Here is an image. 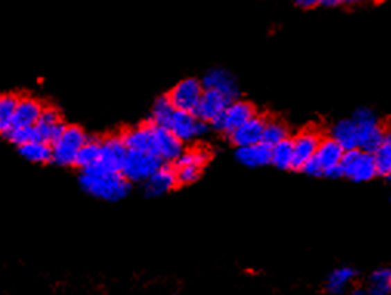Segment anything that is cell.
Returning a JSON list of instances; mask_svg holds the SVG:
<instances>
[{
	"instance_id": "36",
	"label": "cell",
	"mask_w": 391,
	"mask_h": 295,
	"mask_svg": "<svg viewBox=\"0 0 391 295\" xmlns=\"http://www.w3.org/2000/svg\"><path fill=\"white\" fill-rule=\"evenodd\" d=\"M388 178H390V183H391V173H390V175H388Z\"/></svg>"
},
{
	"instance_id": "16",
	"label": "cell",
	"mask_w": 391,
	"mask_h": 295,
	"mask_svg": "<svg viewBox=\"0 0 391 295\" xmlns=\"http://www.w3.org/2000/svg\"><path fill=\"white\" fill-rule=\"evenodd\" d=\"M178 184L175 169L171 166H161L159 169L144 183V192L147 197H161L171 192Z\"/></svg>"
},
{
	"instance_id": "27",
	"label": "cell",
	"mask_w": 391,
	"mask_h": 295,
	"mask_svg": "<svg viewBox=\"0 0 391 295\" xmlns=\"http://www.w3.org/2000/svg\"><path fill=\"white\" fill-rule=\"evenodd\" d=\"M293 141L285 139L271 147V163L281 170L293 169Z\"/></svg>"
},
{
	"instance_id": "21",
	"label": "cell",
	"mask_w": 391,
	"mask_h": 295,
	"mask_svg": "<svg viewBox=\"0 0 391 295\" xmlns=\"http://www.w3.org/2000/svg\"><path fill=\"white\" fill-rule=\"evenodd\" d=\"M101 158V141L99 139H87V143L79 150V155L76 158V164L82 170L94 169L99 164Z\"/></svg>"
},
{
	"instance_id": "18",
	"label": "cell",
	"mask_w": 391,
	"mask_h": 295,
	"mask_svg": "<svg viewBox=\"0 0 391 295\" xmlns=\"http://www.w3.org/2000/svg\"><path fill=\"white\" fill-rule=\"evenodd\" d=\"M265 123L261 118L254 116L251 120H247L246 124H243L240 129L232 132L231 141L232 143L241 149V147H249L260 144L263 141V130H265Z\"/></svg>"
},
{
	"instance_id": "7",
	"label": "cell",
	"mask_w": 391,
	"mask_h": 295,
	"mask_svg": "<svg viewBox=\"0 0 391 295\" xmlns=\"http://www.w3.org/2000/svg\"><path fill=\"white\" fill-rule=\"evenodd\" d=\"M203 85L200 80L189 78L181 80L180 84L175 85V89L168 95V100H171L173 109L178 111H186L195 115L197 107L200 104V99L203 96Z\"/></svg>"
},
{
	"instance_id": "12",
	"label": "cell",
	"mask_w": 391,
	"mask_h": 295,
	"mask_svg": "<svg viewBox=\"0 0 391 295\" xmlns=\"http://www.w3.org/2000/svg\"><path fill=\"white\" fill-rule=\"evenodd\" d=\"M320 138L314 132H302L293 141V169L302 170L308 161H311L319 149Z\"/></svg>"
},
{
	"instance_id": "8",
	"label": "cell",
	"mask_w": 391,
	"mask_h": 295,
	"mask_svg": "<svg viewBox=\"0 0 391 295\" xmlns=\"http://www.w3.org/2000/svg\"><path fill=\"white\" fill-rule=\"evenodd\" d=\"M167 130L172 135L180 139L181 143H187V141H193L197 138L205 136L207 133V124L200 120L192 113L178 111L175 110L171 123L167 125Z\"/></svg>"
},
{
	"instance_id": "15",
	"label": "cell",
	"mask_w": 391,
	"mask_h": 295,
	"mask_svg": "<svg viewBox=\"0 0 391 295\" xmlns=\"http://www.w3.org/2000/svg\"><path fill=\"white\" fill-rule=\"evenodd\" d=\"M181 153H183V143L167 129L155 127V157L163 163H171L177 161Z\"/></svg>"
},
{
	"instance_id": "17",
	"label": "cell",
	"mask_w": 391,
	"mask_h": 295,
	"mask_svg": "<svg viewBox=\"0 0 391 295\" xmlns=\"http://www.w3.org/2000/svg\"><path fill=\"white\" fill-rule=\"evenodd\" d=\"M127 150L150 153L155 157V125H141L129 130L123 136Z\"/></svg>"
},
{
	"instance_id": "34",
	"label": "cell",
	"mask_w": 391,
	"mask_h": 295,
	"mask_svg": "<svg viewBox=\"0 0 391 295\" xmlns=\"http://www.w3.org/2000/svg\"><path fill=\"white\" fill-rule=\"evenodd\" d=\"M342 2L339 0H323V2H319V5L327 6V8H333V6H339Z\"/></svg>"
},
{
	"instance_id": "10",
	"label": "cell",
	"mask_w": 391,
	"mask_h": 295,
	"mask_svg": "<svg viewBox=\"0 0 391 295\" xmlns=\"http://www.w3.org/2000/svg\"><path fill=\"white\" fill-rule=\"evenodd\" d=\"M127 155V147L123 138H107L101 141V158H99V169L109 172H119L124 164Z\"/></svg>"
},
{
	"instance_id": "6",
	"label": "cell",
	"mask_w": 391,
	"mask_h": 295,
	"mask_svg": "<svg viewBox=\"0 0 391 295\" xmlns=\"http://www.w3.org/2000/svg\"><path fill=\"white\" fill-rule=\"evenodd\" d=\"M340 173L354 183H365L377 175L374 155L362 150H348L340 161Z\"/></svg>"
},
{
	"instance_id": "4",
	"label": "cell",
	"mask_w": 391,
	"mask_h": 295,
	"mask_svg": "<svg viewBox=\"0 0 391 295\" xmlns=\"http://www.w3.org/2000/svg\"><path fill=\"white\" fill-rule=\"evenodd\" d=\"M85 143L87 136L79 127H65L64 132L53 141L51 161L59 166H75L79 150Z\"/></svg>"
},
{
	"instance_id": "20",
	"label": "cell",
	"mask_w": 391,
	"mask_h": 295,
	"mask_svg": "<svg viewBox=\"0 0 391 295\" xmlns=\"http://www.w3.org/2000/svg\"><path fill=\"white\" fill-rule=\"evenodd\" d=\"M237 159L246 167H261L271 163V147L266 144H255L241 147L237 150Z\"/></svg>"
},
{
	"instance_id": "3",
	"label": "cell",
	"mask_w": 391,
	"mask_h": 295,
	"mask_svg": "<svg viewBox=\"0 0 391 295\" xmlns=\"http://www.w3.org/2000/svg\"><path fill=\"white\" fill-rule=\"evenodd\" d=\"M343 153H345V150H343L333 138L320 141L315 155L311 161H308V163L303 166L302 172H305L311 177H342L340 161L343 158Z\"/></svg>"
},
{
	"instance_id": "26",
	"label": "cell",
	"mask_w": 391,
	"mask_h": 295,
	"mask_svg": "<svg viewBox=\"0 0 391 295\" xmlns=\"http://www.w3.org/2000/svg\"><path fill=\"white\" fill-rule=\"evenodd\" d=\"M368 295H390L391 294V269L382 267L372 274L368 280Z\"/></svg>"
},
{
	"instance_id": "9",
	"label": "cell",
	"mask_w": 391,
	"mask_h": 295,
	"mask_svg": "<svg viewBox=\"0 0 391 295\" xmlns=\"http://www.w3.org/2000/svg\"><path fill=\"white\" fill-rule=\"evenodd\" d=\"M254 116L255 110L251 104L245 102V100H234V102L229 104L227 109L221 113L220 118L214 120L212 125L217 130L231 135L232 132L240 129L243 124H246L247 120H251Z\"/></svg>"
},
{
	"instance_id": "22",
	"label": "cell",
	"mask_w": 391,
	"mask_h": 295,
	"mask_svg": "<svg viewBox=\"0 0 391 295\" xmlns=\"http://www.w3.org/2000/svg\"><path fill=\"white\" fill-rule=\"evenodd\" d=\"M20 155H22L30 163H49L51 161V145L40 143V141H31V143L19 147Z\"/></svg>"
},
{
	"instance_id": "11",
	"label": "cell",
	"mask_w": 391,
	"mask_h": 295,
	"mask_svg": "<svg viewBox=\"0 0 391 295\" xmlns=\"http://www.w3.org/2000/svg\"><path fill=\"white\" fill-rule=\"evenodd\" d=\"M232 102L234 100H231L225 95H221L218 91L205 90L203 96L200 99V104L197 107V111H195V116L206 124L209 123L212 124L214 120H217L221 113L227 109V105Z\"/></svg>"
},
{
	"instance_id": "1",
	"label": "cell",
	"mask_w": 391,
	"mask_h": 295,
	"mask_svg": "<svg viewBox=\"0 0 391 295\" xmlns=\"http://www.w3.org/2000/svg\"><path fill=\"white\" fill-rule=\"evenodd\" d=\"M333 139L343 150H362L374 155L383 139L379 120L370 109H359L333 127Z\"/></svg>"
},
{
	"instance_id": "32",
	"label": "cell",
	"mask_w": 391,
	"mask_h": 295,
	"mask_svg": "<svg viewBox=\"0 0 391 295\" xmlns=\"http://www.w3.org/2000/svg\"><path fill=\"white\" fill-rule=\"evenodd\" d=\"M175 175L178 184H192L201 175V169L192 166H175Z\"/></svg>"
},
{
	"instance_id": "24",
	"label": "cell",
	"mask_w": 391,
	"mask_h": 295,
	"mask_svg": "<svg viewBox=\"0 0 391 295\" xmlns=\"http://www.w3.org/2000/svg\"><path fill=\"white\" fill-rule=\"evenodd\" d=\"M356 277V271L351 267H337L327 278V289L331 294H339L345 291V287L351 283Z\"/></svg>"
},
{
	"instance_id": "33",
	"label": "cell",
	"mask_w": 391,
	"mask_h": 295,
	"mask_svg": "<svg viewBox=\"0 0 391 295\" xmlns=\"http://www.w3.org/2000/svg\"><path fill=\"white\" fill-rule=\"evenodd\" d=\"M319 5V2H315V0H299L297 6L303 10H309V8H314V6Z\"/></svg>"
},
{
	"instance_id": "25",
	"label": "cell",
	"mask_w": 391,
	"mask_h": 295,
	"mask_svg": "<svg viewBox=\"0 0 391 295\" xmlns=\"http://www.w3.org/2000/svg\"><path fill=\"white\" fill-rule=\"evenodd\" d=\"M173 113H175V109L171 100H168L167 96H161L159 99H157V102L153 104L152 115H150L152 125L161 127V129H167V125L168 123H171Z\"/></svg>"
},
{
	"instance_id": "30",
	"label": "cell",
	"mask_w": 391,
	"mask_h": 295,
	"mask_svg": "<svg viewBox=\"0 0 391 295\" xmlns=\"http://www.w3.org/2000/svg\"><path fill=\"white\" fill-rule=\"evenodd\" d=\"M209 155L207 152L203 149H191L186 150L180 155L177 159V166H192L198 167V169H203V166L207 163Z\"/></svg>"
},
{
	"instance_id": "28",
	"label": "cell",
	"mask_w": 391,
	"mask_h": 295,
	"mask_svg": "<svg viewBox=\"0 0 391 295\" xmlns=\"http://www.w3.org/2000/svg\"><path fill=\"white\" fill-rule=\"evenodd\" d=\"M19 99L12 95H0V133L8 132L12 127Z\"/></svg>"
},
{
	"instance_id": "5",
	"label": "cell",
	"mask_w": 391,
	"mask_h": 295,
	"mask_svg": "<svg viewBox=\"0 0 391 295\" xmlns=\"http://www.w3.org/2000/svg\"><path fill=\"white\" fill-rule=\"evenodd\" d=\"M161 166L163 161L150 153L127 150L124 164L121 167V175L129 183H146Z\"/></svg>"
},
{
	"instance_id": "35",
	"label": "cell",
	"mask_w": 391,
	"mask_h": 295,
	"mask_svg": "<svg viewBox=\"0 0 391 295\" xmlns=\"http://www.w3.org/2000/svg\"><path fill=\"white\" fill-rule=\"evenodd\" d=\"M349 295H368V294L365 289H362V287H356V289L349 292Z\"/></svg>"
},
{
	"instance_id": "2",
	"label": "cell",
	"mask_w": 391,
	"mask_h": 295,
	"mask_svg": "<svg viewBox=\"0 0 391 295\" xmlns=\"http://www.w3.org/2000/svg\"><path fill=\"white\" fill-rule=\"evenodd\" d=\"M79 184L89 195L104 201L123 199L130 192V183L119 172H109L99 167L80 170Z\"/></svg>"
},
{
	"instance_id": "14",
	"label": "cell",
	"mask_w": 391,
	"mask_h": 295,
	"mask_svg": "<svg viewBox=\"0 0 391 295\" xmlns=\"http://www.w3.org/2000/svg\"><path fill=\"white\" fill-rule=\"evenodd\" d=\"M201 85L205 87V90L218 91L221 95L227 96L231 100H235V98L240 95L237 80L234 79L231 73L223 69H214L209 71L203 78Z\"/></svg>"
},
{
	"instance_id": "29",
	"label": "cell",
	"mask_w": 391,
	"mask_h": 295,
	"mask_svg": "<svg viewBox=\"0 0 391 295\" xmlns=\"http://www.w3.org/2000/svg\"><path fill=\"white\" fill-rule=\"evenodd\" d=\"M286 127L279 120H271V123H265V130H263V144L268 147L277 145L281 141L286 139Z\"/></svg>"
},
{
	"instance_id": "23",
	"label": "cell",
	"mask_w": 391,
	"mask_h": 295,
	"mask_svg": "<svg viewBox=\"0 0 391 295\" xmlns=\"http://www.w3.org/2000/svg\"><path fill=\"white\" fill-rule=\"evenodd\" d=\"M377 175L388 177L391 173V129L383 132V139L379 149L374 153Z\"/></svg>"
},
{
	"instance_id": "19",
	"label": "cell",
	"mask_w": 391,
	"mask_h": 295,
	"mask_svg": "<svg viewBox=\"0 0 391 295\" xmlns=\"http://www.w3.org/2000/svg\"><path fill=\"white\" fill-rule=\"evenodd\" d=\"M42 111L44 107L39 100L33 98L19 99L15 119H12V127H35Z\"/></svg>"
},
{
	"instance_id": "13",
	"label": "cell",
	"mask_w": 391,
	"mask_h": 295,
	"mask_svg": "<svg viewBox=\"0 0 391 295\" xmlns=\"http://www.w3.org/2000/svg\"><path fill=\"white\" fill-rule=\"evenodd\" d=\"M67 125H64L62 119H60L59 113L53 109H44L42 115H40L36 125L33 127L35 129V136L36 141L45 144H53L60 133L64 132Z\"/></svg>"
},
{
	"instance_id": "31",
	"label": "cell",
	"mask_w": 391,
	"mask_h": 295,
	"mask_svg": "<svg viewBox=\"0 0 391 295\" xmlns=\"http://www.w3.org/2000/svg\"><path fill=\"white\" fill-rule=\"evenodd\" d=\"M5 136L8 138L12 144L22 147L25 144L36 141L35 129L33 127H11V129L5 133Z\"/></svg>"
}]
</instances>
